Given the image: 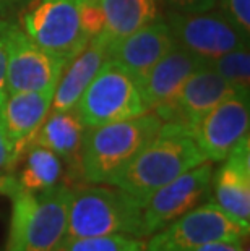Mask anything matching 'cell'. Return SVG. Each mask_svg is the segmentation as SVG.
<instances>
[{
	"instance_id": "4dcf8cb0",
	"label": "cell",
	"mask_w": 250,
	"mask_h": 251,
	"mask_svg": "<svg viewBox=\"0 0 250 251\" xmlns=\"http://www.w3.org/2000/svg\"><path fill=\"white\" fill-rule=\"evenodd\" d=\"M7 21H8V20H5V18L0 17V28H2V26H3L5 23H7Z\"/></svg>"
},
{
	"instance_id": "7402d4cb",
	"label": "cell",
	"mask_w": 250,
	"mask_h": 251,
	"mask_svg": "<svg viewBox=\"0 0 250 251\" xmlns=\"http://www.w3.org/2000/svg\"><path fill=\"white\" fill-rule=\"evenodd\" d=\"M145 243V238L125 237V235H103V237L75 240L63 251H143Z\"/></svg>"
},
{
	"instance_id": "3957f363",
	"label": "cell",
	"mask_w": 250,
	"mask_h": 251,
	"mask_svg": "<svg viewBox=\"0 0 250 251\" xmlns=\"http://www.w3.org/2000/svg\"><path fill=\"white\" fill-rule=\"evenodd\" d=\"M161 125L163 120L154 112H146L134 119L86 126L80 151V177L88 183L112 185Z\"/></svg>"
},
{
	"instance_id": "52a82bcc",
	"label": "cell",
	"mask_w": 250,
	"mask_h": 251,
	"mask_svg": "<svg viewBox=\"0 0 250 251\" xmlns=\"http://www.w3.org/2000/svg\"><path fill=\"white\" fill-rule=\"evenodd\" d=\"M244 237L247 233L210 200L153 233L143 251H195L213 242H244Z\"/></svg>"
},
{
	"instance_id": "30bf717a",
	"label": "cell",
	"mask_w": 250,
	"mask_h": 251,
	"mask_svg": "<svg viewBox=\"0 0 250 251\" xmlns=\"http://www.w3.org/2000/svg\"><path fill=\"white\" fill-rule=\"evenodd\" d=\"M211 175L213 167L206 161L154 191L143 204L145 237H151L177 217L201 204L211 193Z\"/></svg>"
},
{
	"instance_id": "f546056e",
	"label": "cell",
	"mask_w": 250,
	"mask_h": 251,
	"mask_svg": "<svg viewBox=\"0 0 250 251\" xmlns=\"http://www.w3.org/2000/svg\"><path fill=\"white\" fill-rule=\"evenodd\" d=\"M83 2H86V3H99L101 0H83Z\"/></svg>"
},
{
	"instance_id": "ffe728a7",
	"label": "cell",
	"mask_w": 250,
	"mask_h": 251,
	"mask_svg": "<svg viewBox=\"0 0 250 251\" xmlns=\"http://www.w3.org/2000/svg\"><path fill=\"white\" fill-rule=\"evenodd\" d=\"M159 0H101L104 29L99 36L111 44L159 18Z\"/></svg>"
},
{
	"instance_id": "d4e9b609",
	"label": "cell",
	"mask_w": 250,
	"mask_h": 251,
	"mask_svg": "<svg viewBox=\"0 0 250 251\" xmlns=\"http://www.w3.org/2000/svg\"><path fill=\"white\" fill-rule=\"evenodd\" d=\"M169 12L174 13H200L216 7L218 0H163Z\"/></svg>"
},
{
	"instance_id": "7a4b0ae2",
	"label": "cell",
	"mask_w": 250,
	"mask_h": 251,
	"mask_svg": "<svg viewBox=\"0 0 250 251\" xmlns=\"http://www.w3.org/2000/svg\"><path fill=\"white\" fill-rule=\"evenodd\" d=\"M103 235L146 238L143 202L120 188L98 185L73 188L67 227L56 251H63L75 240Z\"/></svg>"
},
{
	"instance_id": "ba28073f",
	"label": "cell",
	"mask_w": 250,
	"mask_h": 251,
	"mask_svg": "<svg viewBox=\"0 0 250 251\" xmlns=\"http://www.w3.org/2000/svg\"><path fill=\"white\" fill-rule=\"evenodd\" d=\"M166 21L171 28L174 42L205 63L249 44V37L244 36L221 12H167Z\"/></svg>"
},
{
	"instance_id": "44dd1931",
	"label": "cell",
	"mask_w": 250,
	"mask_h": 251,
	"mask_svg": "<svg viewBox=\"0 0 250 251\" xmlns=\"http://www.w3.org/2000/svg\"><path fill=\"white\" fill-rule=\"evenodd\" d=\"M208 65L221 75L241 94L249 96L250 88V52L249 44L241 46L215 58Z\"/></svg>"
},
{
	"instance_id": "4316f807",
	"label": "cell",
	"mask_w": 250,
	"mask_h": 251,
	"mask_svg": "<svg viewBox=\"0 0 250 251\" xmlns=\"http://www.w3.org/2000/svg\"><path fill=\"white\" fill-rule=\"evenodd\" d=\"M13 146L8 141L7 133L3 130L2 120H0V177L3 174H8L13 165Z\"/></svg>"
},
{
	"instance_id": "9c48e42d",
	"label": "cell",
	"mask_w": 250,
	"mask_h": 251,
	"mask_svg": "<svg viewBox=\"0 0 250 251\" xmlns=\"http://www.w3.org/2000/svg\"><path fill=\"white\" fill-rule=\"evenodd\" d=\"M7 91L56 89L67 62L49 54L33 42L18 25L10 20L7 26Z\"/></svg>"
},
{
	"instance_id": "484cf974",
	"label": "cell",
	"mask_w": 250,
	"mask_h": 251,
	"mask_svg": "<svg viewBox=\"0 0 250 251\" xmlns=\"http://www.w3.org/2000/svg\"><path fill=\"white\" fill-rule=\"evenodd\" d=\"M10 20L0 28V109L5 102L8 96L7 91V58H8V50H7V26Z\"/></svg>"
},
{
	"instance_id": "9a60e30c",
	"label": "cell",
	"mask_w": 250,
	"mask_h": 251,
	"mask_svg": "<svg viewBox=\"0 0 250 251\" xmlns=\"http://www.w3.org/2000/svg\"><path fill=\"white\" fill-rule=\"evenodd\" d=\"M54 91H21L10 93L5 99L0 109V120L13 146V164L23 149L29 146L34 133L49 114Z\"/></svg>"
},
{
	"instance_id": "83f0119b",
	"label": "cell",
	"mask_w": 250,
	"mask_h": 251,
	"mask_svg": "<svg viewBox=\"0 0 250 251\" xmlns=\"http://www.w3.org/2000/svg\"><path fill=\"white\" fill-rule=\"evenodd\" d=\"M33 0H0V17L5 20H15L23 8Z\"/></svg>"
},
{
	"instance_id": "603a6c76",
	"label": "cell",
	"mask_w": 250,
	"mask_h": 251,
	"mask_svg": "<svg viewBox=\"0 0 250 251\" xmlns=\"http://www.w3.org/2000/svg\"><path fill=\"white\" fill-rule=\"evenodd\" d=\"M221 13L249 37L250 34V0H221Z\"/></svg>"
},
{
	"instance_id": "8fae6325",
	"label": "cell",
	"mask_w": 250,
	"mask_h": 251,
	"mask_svg": "<svg viewBox=\"0 0 250 251\" xmlns=\"http://www.w3.org/2000/svg\"><path fill=\"white\" fill-rule=\"evenodd\" d=\"M236 93L237 91L215 68L205 63L190 75L172 99H169L153 112L163 122L179 124L192 133L198 122L215 105Z\"/></svg>"
},
{
	"instance_id": "4fadbf2b",
	"label": "cell",
	"mask_w": 250,
	"mask_h": 251,
	"mask_svg": "<svg viewBox=\"0 0 250 251\" xmlns=\"http://www.w3.org/2000/svg\"><path fill=\"white\" fill-rule=\"evenodd\" d=\"M215 204L249 233L250 227V143L249 136L232 149L224 164L211 175Z\"/></svg>"
},
{
	"instance_id": "5bb4252c",
	"label": "cell",
	"mask_w": 250,
	"mask_h": 251,
	"mask_svg": "<svg viewBox=\"0 0 250 251\" xmlns=\"http://www.w3.org/2000/svg\"><path fill=\"white\" fill-rule=\"evenodd\" d=\"M174 44V37L167 21L159 17L135 33L111 42L108 46V60L124 68L134 76L138 84L148 72Z\"/></svg>"
},
{
	"instance_id": "cb8c5ba5",
	"label": "cell",
	"mask_w": 250,
	"mask_h": 251,
	"mask_svg": "<svg viewBox=\"0 0 250 251\" xmlns=\"http://www.w3.org/2000/svg\"><path fill=\"white\" fill-rule=\"evenodd\" d=\"M82 26L89 39L99 36L104 29V13L101 3H86L82 5Z\"/></svg>"
},
{
	"instance_id": "d6986e66",
	"label": "cell",
	"mask_w": 250,
	"mask_h": 251,
	"mask_svg": "<svg viewBox=\"0 0 250 251\" xmlns=\"http://www.w3.org/2000/svg\"><path fill=\"white\" fill-rule=\"evenodd\" d=\"M49 112L51 114H47L31 143L56 152L68 165L70 174H77L80 177V151L86 126L82 124L75 109Z\"/></svg>"
},
{
	"instance_id": "f1b7e54d",
	"label": "cell",
	"mask_w": 250,
	"mask_h": 251,
	"mask_svg": "<svg viewBox=\"0 0 250 251\" xmlns=\"http://www.w3.org/2000/svg\"><path fill=\"white\" fill-rule=\"evenodd\" d=\"M195 251H249V250L247 247L242 248V242H213L196 248Z\"/></svg>"
},
{
	"instance_id": "5b68a950",
	"label": "cell",
	"mask_w": 250,
	"mask_h": 251,
	"mask_svg": "<svg viewBox=\"0 0 250 251\" xmlns=\"http://www.w3.org/2000/svg\"><path fill=\"white\" fill-rule=\"evenodd\" d=\"M82 5L83 0H33L18 13V25L41 49L68 63L89 42Z\"/></svg>"
},
{
	"instance_id": "2e32d148",
	"label": "cell",
	"mask_w": 250,
	"mask_h": 251,
	"mask_svg": "<svg viewBox=\"0 0 250 251\" xmlns=\"http://www.w3.org/2000/svg\"><path fill=\"white\" fill-rule=\"evenodd\" d=\"M201 65H205L201 58L174 42L140 84L143 100L150 112L172 99L190 75Z\"/></svg>"
},
{
	"instance_id": "ac0fdd59",
	"label": "cell",
	"mask_w": 250,
	"mask_h": 251,
	"mask_svg": "<svg viewBox=\"0 0 250 251\" xmlns=\"http://www.w3.org/2000/svg\"><path fill=\"white\" fill-rule=\"evenodd\" d=\"M108 42L101 36L89 39L86 47L65 63L54 91L51 110L75 109L83 91L108 60Z\"/></svg>"
},
{
	"instance_id": "277c9868",
	"label": "cell",
	"mask_w": 250,
	"mask_h": 251,
	"mask_svg": "<svg viewBox=\"0 0 250 251\" xmlns=\"http://www.w3.org/2000/svg\"><path fill=\"white\" fill-rule=\"evenodd\" d=\"M72 191L67 183L38 193L13 190L5 251H56L67 227Z\"/></svg>"
},
{
	"instance_id": "7c38bea8",
	"label": "cell",
	"mask_w": 250,
	"mask_h": 251,
	"mask_svg": "<svg viewBox=\"0 0 250 251\" xmlns=\"http://www.w3.org/2000/svg\"><path fill=\"white\" fill-rule=\"evenodd\" d=\"M249 96L236 93L215 105L194 128L192 136L206 161L222 162L249 136Z\"/></svg>"
},
{
	"instance_id": "e0dca14e",
	"label": "cell",
	"mask_w": 250,
	"mask_h": 251,
	"mask_svg": "<svg viewBox=\"0 0 250 251\" xmlns=\"http://www.w3.org/2000/svg\"><path fill=\"white\" fill-rule=\"evenodd\" d=\"M63 174H65L63 161L56 152L31 143L23 149L12 170L7 174V178L2 185V195L8 196L17 188L33 193L54 188L60 183Z\"/></svg>"
},
{
	"instance_id": "8992f818",
	"label": "cell",
	"mask_w": 250,
	"mask_h": 251,
	"mask_svg": "<svg viewBox=\"0 0 250 251\" xmlns=\"http://www.w3.org/2000/svg\"><path fill=\"white\" fill-rule=\"evenodd\" d=\"M75 112L84 126H98L134 119L150 109L143 100L137 79L114 62L106 60L83 91Z\"/></svg>"
},
{
	"instance_id": "6da1fadb",
	"label": "cell",
	"mask_w": 250,
	"mask_h": 251,
	"mask_svg": "<svg viewBox=\"0 0 250 251\" xmlns=\"http://www.w3.org/2000/svg\"><path fill=\"white\" fill-rule=\"evenodd\" d=\"M203 162L206 157L196 146L190 130L172 122H163L156 136L122 170L112 186L145 204L156 190Z\"/></svg>"
}]
</instances>
